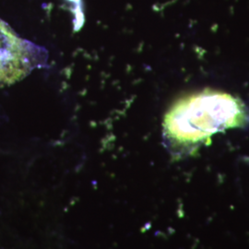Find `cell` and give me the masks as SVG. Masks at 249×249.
Listing matches in <instances>:
<instances>
[{"label": "cell", "mask_w": 249, "mask_h": 249, "mask_svg": "<svg viewBox=\"0 0 249 249\" xmlns=\"http://www.w3.org/2000/svg\"><path fill=\"white\" fill-rule=\"evenodd\" d=\"M249 113L240 99L227 92L204 89L179 100L164 116L163 132L177 152L195 150L213 135L243 127Z\"/></svg>", "instance_id": "6da1fadb"}, {"label": "cell", "mask_w": 249, "mask_h": 249, "mask_svg": "<svg viewBox=\"0 0 249 249\" xmlns=\"http://www.w3.org/2000/svg\"><path fill=\"white\" fill-rule=\"evenodd\" d=\"M35 45L20 39L0 20V86L26 77L38 63Z\"/></svg>", "instance_id": "7a4b0ae2"}]
</instances>
